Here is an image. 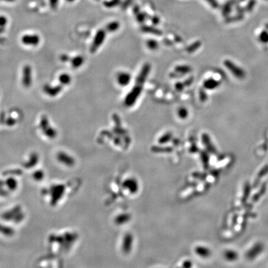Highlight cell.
<instances>
[{
    "label": "cell",
    "instance_id": "cell-4",
    "mask_svg": "<svg viewBox=\"0 0 268 268\" xmlns=\"http://www.w3.org/2000/svg\"><path fill=\"white\" fill-rule=\"evenodd\" d=\"M22 84L26 88L29 87L32 84V70L29 65L25 66L23 68Z\"/></svg>",
    "mask_w": 268,
    "mask_h": 268
},
{
    "label": "cell",
    "instance_id": "cell-5",
    "mask_svg": "<svg viewBox=\"0 0 268 268\" xmlns=\"http://www.w3.org/2000/svg\"><path fill=\"white\" fill-rule=\"evenodd\" d=\"M22 42L26 45L36 46L40 42V37L36 34L24 35L21 38Z\"/></svg>",
    "mask_w": 268,
    "mask_h": 268
},
{
    "label": "cell",
    "instance_id": "cell-9",
    "mask_svg": "<svg viewBox=\"0 0 268 268\" xmlns=\"http://www.w3.org/2000/svg\"><path fill=\"white\" fill-rule=\"evenodd\" d=\"M195 252L199 256L203 258L209 257L211 255L210 249L206 247L203 246H199L197 247L195 249Z\"/></svg>",
    "mask_w": 268,
    "mask_h": 268
},
{
    "label": "cell",
    "instance_id": "cell-7",
    "mask_svg": "<svg viewBox=\"0 0 268 268\" xmlns=\"http://www.w3.org/2000/svg\"><path fill=\"white\" fill-rule=\"evenodd\" d=\"M44 90L45 93L48 94L49 96L53 97L57 96V94H58L61 92L62 87L61 86H55V87H52V86L49 85H45L44 86Z\"/></svg>",
    "mask_w": 268,
    "mask_h": 268
},
{
    "label": "cell",
    "instance_id": "cell-2",
    "mask_svg": "<svg viewBox=\"0 0 268 268\" xmlns=\"http://www.w3.org/2000/svg\"><path fill=\"white\" fill-rule=\"evenodd\" d=\"M106 38V31L103 29H100L96 33L94 37L92 45L90 47V51L92 53L96 52L101 45L104 42Z\"/></svg>",
    "mask_w": 268,
    "mask_h": 268
},
{
    "label": "cell",
    "instance_id": "cell-18",
    "mask_svg": "<svg viewBox=\"0 0 268 268\" xmlns=\"http://www.w3.org/2000/svg\"><path fill=\"white\" fill-rule=\"evenodd\" d=\"M175 88L177 90V91H181L183 90L184 88V84L181 83H177L175 85Z\"/></svg>",
    "mask_w": 268,
    "mask_h": 268
},
{
    "label": "cell",
    "instance_id": "cell-6",
    "mask_svg": "<svg viewBox=\"0 0 268 268\" xmlns=\"http://www.w3.org/2000/svg\"><path fill=\"white\" fill-rule=\"evenodd\" d=\"M131 81V76L127 72H121L117 76V81L120 86H127Z\"/></svg>",
    "mask_w": 268,
    "mask_h": 268
},
{
    "label": "cell",
    "instance_id": "cell-1",
    "mask_svg": "<svg viewBox=\"0 0 268 268\" xmlns=\"http://www.w3.org/2000/svg\"><path fill=\"white\" fill-rule=\"evenodd\" d=\"M144 84L135 81L131 91L127 94L124 99V104L126 106L131 107L135 104L142 92Z\"/></svg>",
    "mask_w": 268,
    "mask_h": 268
},
{
    "label": "cell",
    "instance_id": "cell-14",
    "mask_svg": "<svg viewBox=\"0 0 268 268\" xmlns=\"http://www.w3.org/2000/svg\"><path fill=\"white\" fill-rule=\"evenodd\" d=\"M176 72L179 74H185L190 72V67L185 65H178L175 68Z\"/></svg>",
    "mask_w": 268,
    "mask_h": 268
},
{
    "label": "cell",
    "instance_id": "cell-20",
    "mask_svg": "<svg viewBox=\"0 0 268 268\" xmlns=\"http://www.w3.org/2000/svg\"><path fill=\"white\" fill-rule=\"evenodd\" d=\"M67 1H69V2H72V1H75V0H67Z\"/></svg>",
    "mask_w": 268,
    "mask_h": 268
},
{
    "label": "cell",
    "instance_id": "cell-12",
    "mask_svg": "<svg viewBox=\"0 0 268 268\" xmlns=\"http://www.w3.org/2000/svg\"><path fill=\"white\" fill-rule=\"evenodd\" d=\"M142 30L145 33H150V34H155L156 36H161V32L157 29L153 28L152 27H150V26H143L142 28H141Z\"/></svg>",
    "mask_w": 268,
    "mask_h": 268
},
{
    "label": "cell",
    "instance_id": "cell-19",
    "mask_svg": "<svg viewBox=\"0 0 268 268\" xmlns=\"http://www.w3.org/2000/svg\"><path fill=\"white\" fill-rule=\"evenodd\" d=\"M61 60L64 61H67L68 60V57L67 56V55H63L60 57Z\"/></svg>",
    "mask_w": 268,
    "mask_h": 268
},
{
    "label": "cell",
    "instance_id": "cell-11",
    "mask_svg": "<svg viewBox=\"0 0 268 268\" xmlns=\"http://www.w3.org/2000/svg\"><path fill=\"white\" fill-rule=\"evenodd\" d=\"M58 80H59L60 83L61 84L67 85L71 83V81H72V78H71V76L68 74L62 73L59 76Z\"/></svg>",
    "mask_w": 268,
    "mask_h": 268
},
{
    "label": "cell",
    "instance_id": "cell-13",
    "mask_svg": "<svg viewBox=\"0 0 268 268\" xmlns=\"http://www.w3.org/2000/svg\"><path fill=\"white\" fill-rule=\"evenodd\" d=\"M120 25L119 22H117L116 21H114L112 22L111 23L108 24L106 26V30L108 31V32L110 33H113L115 32V31L117 30V29L119 28Z\"/></svg>",
    "mask_w": 268,
    "mask_h": 268
},
{
    "label": "cell",
    "instance_id": "cell-3",
    "mask_svg": "<svg viewBox=\"0 0 268 268\" xmlns=\"http://www.w3.org/2000/svg\"><path fill=\"white\" fill-rule=\"evenodd\" d=\"M264 249L263 244L257 243L247 252V258L248 259L253 260L261 254Z\"/></svg>",
    "mask_w": 268,
    "mask_h": 268
},
{
    "label": "cell",
    "instance_id": "cell-15",
    "mask_svg": "<svg viewBox=\"0 0 268 268\" xmlns=\"http://www.w3.org/2000/svg\"><path fill=\"white\" fill-rule=\"evenodd\" d=\"M147 46L149 49H150L152 50H155L156 49H158V42L153 40V39H150L147 42Z\"/></svg>",
    "mask_w": 268,
    "mask_h": 268
},
{
    "label": "cell",
    "instance_id": "cell-17",
    "mask_svg": "<svg viewBox=\"0 0 268 268\" xmlns=\"http://www.w3.org/2000/svg\"><path fill=\"white\" fill-rule=\"evenodd\" d=\"M7 23V19L4 16H0V27H4Z\"/></svg>",
    "mask_w": 268,
    "mask_h": 268
},
{
    "label": "cell",
    "instance_id": "cell-8",
    "mask_svg": "<svg viewBox=\"0 0 268 268\" xmlns=\"http://www.w3.org/2000/svg\"><path fill=\"white\" fill-rule=\"evenodd\" d=\"M224 257L229 262L235 261L238 258V254L237 252L233 249H227L224 253Z\"/></svg>",
    "mask_w": 268,
    "mask_h": 268
},
{
    "label": "cell",
    "instance_id": "cell-10",
    "mask_svg": "<svg viewBox=\"0 0 268 268\" xmlns=\"http://www.w3.org/2000/svg\"><path fill=\"white\" fill-rule=\"evenodd\" d=\"M72 65L74 68H78L80 67L84 63V58L81 56H76L72 58Z\"/></svg>",
    "mask_w": 268,
    "mask_h": 268
},
{
    "label": "cell",
    "instance_id": "cell-16",
    "mask_svg": "<svg viewBox=\"0 0 268 268\" xmlns=\"http://www.w3.org/2000/svg\"><path fill=\"white\" fill-rule=\"evenodd\" d=\"M178 115L181 119H184L187 115V110L184 107L179 108L178 111Z\"/></svg>",
    "mask_w": 268,
    "mask_h": 268
}]
</instances>
